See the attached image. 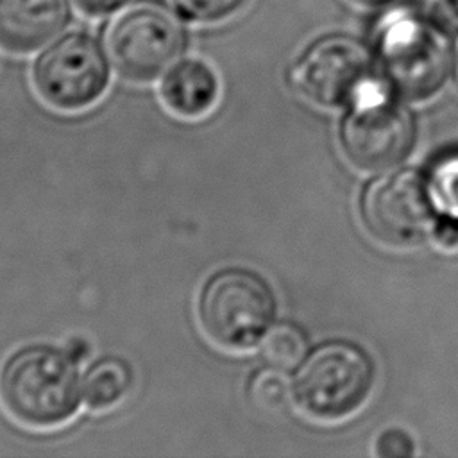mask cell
Returning a JSON list of instances; mask_svg holds the SVG:
<instances>
[{"label":"cell","mask_w":458,"mask_h":458,"mask_svg":"<svg viewBox=\"0 0 458 458\" xmlns=\"http://www.w3.org/2000/svg\"><path fill=\"white\" fill-rule=\"evenodd\" d=\"M0 399L9 415L29 428L64 424L82 401L79 360L66 347L25 344L0 367Z\"/></svg>","instance_id":"6da1fadb"},{"label":"cell","mask_w":458,"mask_h":458,"mask_svg":"<svg viewBox=\"0 0 458 458\" xmlns=\"http://www.w3.org/2000/svg\"><path fill=\"white\" fill-rule=\"evenodd\" d=\"M265 360L277 369H292L304 361L306 356V336L293 324L270 326L261 338Z\"/></svg>","instance_id":"5bb4252c"},{"label":"cell","mask_w":458,"mask_h":458,"mask_svg":"<svg viewBox=\"0 0 458 458\" xmlns=\"http://www.w3.org/2000/svg\"><path fill=\"white\" fill-rule=\"evenodd\" d=\"M342 147L347 159L369 172H385L399 165L413 147L415 127L410 113L385 97L376 82L342 123Z\"/></svg>","instance_id":"ba28073f"},{"label":"cell","mask_w":458,"mask_h":458,"mask_svg":"<svg viewBox=\"0 0 458 458\" xmlns=\"http://www.w3.org/2000/svg\"><path fill=\"white\" fill-rule=\"evenodd\" d=\"M374 376L365 351L349 342H329L301 363L293 379L295 403L318 420L347 419L367 403Z\"/></svg>","instance_id":"5b68a950"},{"label":"cell","mask_w":458,"mask_h":458,"mask_svg":"<svg viewBox=\"0 0 458 458\" xmlns=\"http://www.w3.org/2000/svg\"><path fill=\"white\" fill-rule=\"evenodd\" d=\"M182 18L209 23L233 14L245 0H172Z\"/></svg>","instance_id":"2e32d148"},{"label":"cell","mask_w":458,"mask_h":458,"mask_svg":"<svg viewBox=\"0 0 458 458\" xmlns=\"http://www.w3.org/2000/svg\"><path fill=\"white\" fill-rule=\"evenodd\" d=\"M104 47L111 64L123 79L156 81L184 54L182 16L163 0H131L107 23Z\"/></svg>","instance_id":"3957f363"},{"label":"cell","mask_w":458,"mask_h":458,"mask_svg":"<svg viewBox=\"0 0 458 458\" xmlns=\"http://www.w3.org/2000/svg\"><path fill=\"white\" fill-rule=\"evenodd\" d=\"M376 47L386 84L408 100L433 97L453 70L447 32L413 7L401 5L381 18Z\"/></svg>","instance_id":"7a4b0ae2"},{"label":"cell","mask_w":458,"mask_h":458,"mask_svg":"<svg viewBox=\"0 0 458 458\" xmlns=\"http://www.w3.org/2000/svg\"><path fill=\"white\" fill-rule=\"evenodd\" d=\"M428 188L435 208L445 216L458 218V154L435 165Z\"/></svg>","instance_id":"9a60e30c"},{"label":"cell","mask_w":458,"mask_h":458,"mask_svg":"<svg viewBox=\"0 0 458 458\" xmlns=\"http://www.w3.org/2000/svg\"><path fill=\"white\" fill-rule=\"evenodd\" d=\"M453 72H454V79H456V84H458V45H456L454 54H453Z\"/></svg>","instance_id":"ffe728a7"},{"label":"cell","mask_w":458,"mask_h":458,"mask_svg":"<svg viewBox=\"0 0 458 458\" xmlns=\"http://www.w3.org/2000/svg\"><path fill=\"white\" fill-rule=\"evenodd\" d=\"M276 313L268 284L250 270L227 268L213 274L199 295V322L218 347L247 351L254 347Z\"/></svg>","instance_id":"277c9868"},{"label":"cell","mask_w":458,"mask_h":458,"mask_svg":"<svg viewBox=\"0 0 458 458\" xmlns=\"http://www.w3.org/2000/svg\"><path fill=\"white\" fill-rule=\"evenodd\" d=\"M372 54L351 36L317 39L292 66V88L322 107L354 104L374 82Z\"/></svg>","instance_id":"52a82bcc"},{"label":"cell","mask_w":458,"mask_h":458,"mask_svg":"<svg viewBox=\"0 0 458 458\" xmlns=\"http://www.w3.org/2000/svg\"><path fill=\"white\" fill-rule=\"evenodd\" d=\"M249 397L265 413L279 415L295 399L293 383L277 367L258 370L249 381Z\"/></svg>","instance_id":"4fadbf2b"},{"label":"cell","mask_w":458,"mask_h":458,"mask_svg":"<svg viewBox=\"0 0 458 458\" xmlns=\"http://www.w3.org/2000/svg\"><path fill=\"white\" fill-rule=\"evenodd\" d=\"M165 106L181 118H200L218 102L220 81L216 72L202 59H179L159 86Z\"/></svg>","instance_id":"8fae6325"},{"label":"cell","mask_w":458,"mask_h":458,"mask_svg":"<svg viewBox=\"0 0 458 458\" xmlns=\"http://www.w3.org/2000/svg\"><path fill=\"white\" fill-rule=\"evenodd\" d=\"M72 0H0V47L14 54L43 48L70 21Z\"/></svg>","instance_id":"30bf717a"},{"label":"cell","mask_w":458,"mask_h":458,"mask_svg":"<svg viewBox=\"0 0 458 458\" xmlns=\"http://www.w3.org/2000/svg\"><path fill=\"white\" fill-rule=\"evenodd\" d=\"M356 2H360V4H363V5H385V4H388V2H392V0H356Z\"/></svg>","instance_id":"44dd1931"},{"label":"cell","mask_w":458,"mask_h":458,"mask_svg":"<svg viewBox=\"0 0 458 458\" xmlns=\"http://www.w3.org/2000/svg\"><path fill=\"white\" fill-rule=\"evenodd\" d=\"M453 2H454V5H456V7H458V0H453Z\"/></svg>","instance_id":"7402d4cb"},{"label":"cell","mask_w":458,"mask_h":458,"mask_svg":"<svg viewBox=\"0 0 458 458\" xmlns=\"http://www.w3.org/2000/svg\"><path fill=\"white\" fill-rule=\"evenodd\" d=\"M435 204L422 175L413 170L385 174L372 181L361 199L367 229L383 243L408 247L433 229Z\"/></svg>","instance_id":"9c48e42d"},{"label":"cell","mask_w":458,"mask_h":458,"mask_svg":"<svg viewBox=\"0 0 458 458\" xmlns=\"http://www.w3.org/2000/svg\"><path fill=\"white\" fill-rule=\"evenodd\" d=\"M374 451L377 456H411L415 453V447L408 433L392 428L377 437Z\"/></svg>","instance_id":"e0dca14e"},{"label":"cell","mask_w":458,"mask_h":458,"mask_svg":"<svg viewBox=\"0 0 458 458\" xmlns=\"http://www.w3.org/2000/svg\"><path fill=\"white\" fill-rule=\"evenodd\" d=\"M111 61L106 47L84 30L61 32L47 43L32 64L38 95L61 111L95 104L107 89Z\"/></svg>","instance_id":"8992f818"},{"label":"cell","mask_w":458,"mask_h":458,"mask_svg":"<svg viewBox=\"0 0 458 458\" xmlns=\"http://www.w3.org/2000/svg\"><path fill=\"white\" fill-rule=\"evenodd\" d=\"M132 369L122 356L93 360L82 376V401L91 410L116 406L131 390Z\"/></svg>","instance_id":"7c38bea8"},{"label":"cell","mask_w":458,"mask_h":458,"mask_svg":"<svg viewBox=\"0 0 458 458\" xmlns=\"http://www.w3.org/2000/svg\"><path fill=\"white\" fill-rule=\"evenodd\" d=\"M129 2L131 0H72V5L86 16L102 18V16L114 14Z\"/></svg>","instance_id":"ac0fdd59"},{"label":"cell","mask_w":458,"mask_h":458,"mask_svg":"<svg viewBox=\"0 0 458 458\" xmlns=\"http://www.w3.org/2000/svg\"><path fill=\"white\" fill-rule=\"evenodd\" d=\"M435 236L444 247L458 245V218L445 216L442 222H438L435 227Z\"/></svg>","instance_id":"d6986e66"}]
</instances>
